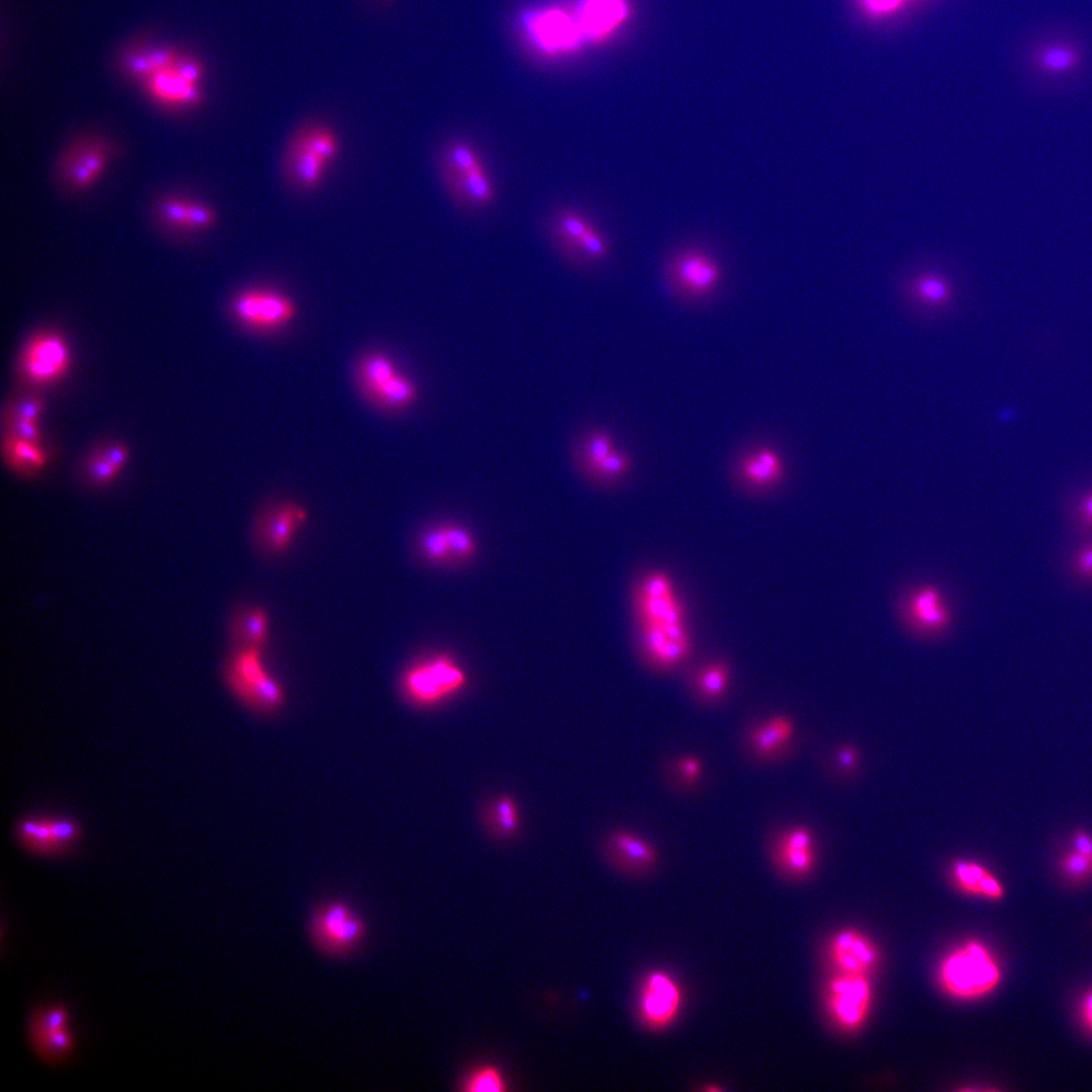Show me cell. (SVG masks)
<instances>
[{"label": "cell", "mask_w": 1092, "mask_h": 1092, "mask_svg": "<svg viewBox=\"0 0 1092 1092\" xmlns=\"http://www.w3.org/2000/svg\"><path fill=\"white\" fill-rule=\"evenodd\" d=\"M418 397L416 383L400 371L371 399L382 408L396 412L413 404Z\"/></svg>", "instance_id": "cell-32"}, {"label": "cell", "mask_w": 1092, "mask_h": 1092, "mask_svg": "<svg viewBox=\"0 0 1092 1092\" xmlns=\"http://www.w3.org/2000/svg\"><path fill=\"white\" fill-rule=\"evenodd\" d=\"M201 67L175 54L145 80L146 89L157 101L171 106L194 105L201 98Z\"/></svg>", "instance_id": "cell-11"}, {"label": "cell", "mask_w": 1092, "mask_h": 1092, "mask_svg": "<svg viewBox=\"0 0 1092 1092\" xmlns=\"http://www.w3.org/2000/svg\"><path fill=\"white\" fill-rule=\"evenodd\" d=\"M87 470L91 479L100 484L111 481L119 471L100 453L93 455L89 459Z\"/></svg>", "instance_id": "cell-45"}, {"label": "cell", "mask_w": 1092, "mask_h": 1092, "mask_svg": "<svg viewBox=\"0 0 1092 1092\" xmlns=\"http://www.w3.org/2000/svg\"><path fill=\"white\" fill-rule=\"evenodd\" d=\"M872 986L867 975L838 973L826 989L829 1013L842 1028H858L867 1018L872 1003Z\"/></svg>", "instance_id": "cell-13"}, {"label": "cell", "mask_w": 1092, "mask_h": 1092, "mask_svg": "<svg viewBox=\"0 0 1092 1092\" xmlns=\"http://www.w3.org/2000/svg\"><path fill=\"white\" fill-rule=\"evenodd\" d=\"M749 739L753 749L762 756L774 754L783 745L765 723L752 727Z\"/></svg>", "instance_id": "cell-43"}, {"label": "cell", "mask_w": 1092, "mask_h": 1092, "mask_svg": "<svg viewBox=\"0 0 1092 1092\" xmlns=\"http://www.w3.org/2000/svg\"><path fill=\"white\" fill-rule=\"evenodd\" d=\"M666 281L672 294L687 302L711 298L723 281L719 261L700 247H687L670 260Z\"/></svg>", "instance_id": "cell-7"}, {"label": "cell", "mask_w": 1092, "mask_h": 1092, "mask_svg": "<svg viewBox=\"0 0 1092 1092\" xmlns=\"http://www.w3.org/2000/svg\"><path fill=\"white\" fill-rule=\"evenodd\" d=\"M765 724L783 744L794 734V724L785 716L772 717Z\"/></svg>", "instance_id": "cell-49"}, {"label": "cell", "mask_w": 1092, "mask_h": 1092, "mask_svg": "<svg viewBox=\"0 0 1092 1092\" xmlns=\"http://www.w3.org/2000/svg\"><path fill=\"white\" fill-rule=\"evenodd\" d=\"M677 766L688 781H695L702 770L701 761L697 757L691 755L680 758L677 762Z\"/></svg>", "instance_id": "cell-53"}, {"label": "cell", "mask_w": 1092, "mask_h": 1092, "mask_svg": "<svg viewBox=\"0 0 1092 1092\" xmlns=\"http://www.w3.org/2000/svg\"><path fill=\"white\" fill-rule=\"evenodd\" d=\"M296 141L327 163H330L339 151V141L336 134L324 126L307 128V130L299 134Z\"/></svg>", "instance_id": "cell-37"}, {"label": "cell", "mask_w": 1092, "mask_h": 1092, "mask_svg": "<svg viewBox=\"0 0 1092 1092\" xmlns=\"http://www.w3.org/2000/svg\"><path fill=\"white\" fill-rule=\"evenodd\" d=\"M192 201L181 198H168L160 207L162 218L171 226L191 230Z\"/></svg>", "instance_id": "cell-41"}, {"label": "cell", "mask_w": 1092, "mask_h": 1092, "mask_svg": "<svg viewBox=\"0 0 1092 1092\" xmlns=\"http://www.w3.org/2000/svg\"><path fill=\"white\" fill-rule=\"evenodd\" d=\"M828 951L838 973L868 975L879 962L875 943L853 928L836 932L830 939Z\"/></svg>", "instance_id": "cell-20"}, {"label": "cell", "mask_w": 1092, "mask_h": 1092, "mask_svg": "<svg viewBox=\"0 0 1092 1092\" xmlns=\"http://www.w3.org/2000/svg\"><path fill=\"white\" fill-rule=\"evenodd\" d=\"M79 834L77 824L65 817H32L19 823L17 836L23 846L39 855H57L70 848Z\"/></svg>", "instance_id": "cell-18"}, {"label": "cell", "mask_w": 1092, "mask_h": 1092, "mask_svg": "<svg viewBox=\"0 0 1092 1092\" xmlns=\"http://www.w3.org/2000/svg\"><path fill=\"white\" fill-rule=\"evenodd\" d=\"M328 164L295 140L291 147V170L300 186L307 189L317 186Z\"/></svg>", "instance_id": "cell-31"}, {"label": "cell", "mask_w": 1092, "mask_h": 1092, "mask_svg": "<svg viewBox=\"0 0 1092 1092\" xmlns=\"http://www.w3.org/2000/svg\"><path fill=\"white\" fill-rule=\"evenodd\" d=\"M1072 566L1079 576L1092 580V543L1075 553Z\"/></svg>", "instance_id": "cell-46"}, {"label": "cell", "mask_w": 1092, "mask_h": 1092, "mask_svg": "<svg viewBox=\"0 0 1092 1092\" xmlns=\"http://www.w3.org/2000/svg\"><path fill=\"white\" fill-rule=\"evenodd\" d=\"M100 454L118 470L123 467L128 458L127 449L118 444L107 447Z\"/></svg>", "instance_id": "cell-52"}, {"label": "cell", "mask_w": 1092, "mask_h": 1092, "mask_svg": "<svg viewBox=\"0 0 1092 1092\" xmlns=\"http://www.w3.org/2000/svg\"><path fill=\"white\" fill-rule=\"evenodd\" d=\"M938 979L948 995L968 1000L992 992L1001 980V971L989 948L970 939L942 959Z\"/></svg>", "instance_id": "cell-3"}, {"label": "cell", "mask_w": 1092, "mask_h": 1092, "mask_svg": "<svg viewBox=\"0 0 1092 1092\" xmlns=\"http://www.w3.org/2000/svg\"><path fill=\"white\" fill-rule=\"evenodd\" d=\"M632 467L630 454L618 448L594 470L589 478L603 484L614 483L629 474Z\"/></svg>", "instance_id": "cell-39"}, {"label": "cell", "mask_w": 1092, "mask_h": 1092, "mask_svg": "<svg viewBox=\"0 0 1092 1092\" xmlns=\"http://www.w3.org/2000/svg\"><path fill=\"white\" fill-rule=\"evenodd\" d=\"M418 546L422 556L430 563L444 565L453 559L443 524L423 531Z\"/></svg>", "instance_id": "cell-35"}, {"label": "cell", "mask_w": 1092, "mask_h": 1092, "mask_svg": "<svg viewBox=\"0 0 1092 1092\" xmlns=\"http://www.w3.org/2000/svg\"><path fill=\"white\" fill-rule=\"evenodd\" d=\"M235 318L244 327L259 332L277 331L296 315L294 301L281 291L251 288L236 295L232 302Z\"/></svg>", "instance_id": "cell-10"}, {"label": "cell", "mask_w": 1092, "mask_h": 1092, "mask_svg": "<svg viewBox=\"0 0 1092 1092\" xmlns=\"http://www.w3.org/2000/svg\"><path fill=\"white\" fill-rule=\"evenodd\" d=\"M1073 849L1092 859V835L1084 829H1077L1072 834Z\"/></svg>", "instance_id": "cell-51"}, {"label": "cell", "mask_w": 1092, "mask_h": 1092, "mask_svg": "<svg viewBox=\"0 0 1092 1092\" xmlns=\"http://www.w3.org/2000/svg\"><path fill=\"white\" fill-rule=\"evenodd\" d=\"M1082 1014L1085 1022L1092 1029V990L1086 995L1083 1001Z\"/></svg>", "instance_id": "cell-56"}, {"label": "cell", "mask_w": 1092, "mask_h": 1092, "mask_svg": "<svg viewBox=\"0 0 1092 1092\" xmlns=\"http://www.w3.org/2000/svg\"><path fill=\"white\" fill-rule=\"evenodd\" d=\"M1060 869L1068 878L1081 881L1092 875V859L1072 849L1061 856Z\"/></svg>", "instance_id": "cell-42"}, {"label": "cell", "mask_w": 1092, "mask_h": 1092, "mask_svg": "<svg viewBox=\"0 0 1092 1092\" xmlns=\"http://www.w3.org/2000/svg\"><path fill=\"white\" fill-rule=\"evenodd\" d=\"M624 15L622 0H582L575 18L584 38L599 39L611 32Z\"/></svg>", "instance_id": "cell-24"}, {"label": "cell", "mask_w": 1092, "mask_h": 1092, "mask_svg": "<svg viewBox=\"0 0 1092 1092\" xmlns=\"http://www.w3.org/2000/svg\"><path fill=\"white\" fill-rule=\"evenodd\" d=\"M443 525L452 558L460 561L471 558L476 552L473 535L461 525L455 523H444Z\"/></svg>", "instance_id": "cell-40"}, {"label": "cell", "mask_w": 1092, "mask_h": 1092, "mask_svg": "<svg viewBox=\"0 0 1092 1092\" xmlns=\"http://www.w3.org/2000/svg\"><path fill=\"white\" fill-rule=\"evenodd\" d=\"M737 480L752 491H768L783 482L787 473L784 455L776 445L760 442L743 449L734 466Z\"/></svg>", "instance_id": "cell-15"}, {"label": "cell", "mask_w": 1092, "mask_h": 1092, "mask_svg": "<svg viewBox=\"0 0 1092 1092\" xmlns=\"http://www.w3.org/2000/svg\"><path fill=\"white\" fill-rule=\"evenodd\" d=\"M12 435L33 443H39L40 435L36 421L15 418Z\"/></svg>", "instance_id": "cell-48"}, {"label": "cell", "mask_w": 1092, "mask_h": 1092, "mask_svg": "<svg viewBox=\"0 0 1092 1092\" xmlns=\"http://www.w3.org/2000/svg\"><path fill=\"white\" fill-rule=\"evenodd\" d=\"M643 652L657 669L668 670L689 655V641L672 639L658 624L638 622Z\"/></svg>", "instance_id": "cell-23"}, {"label": "cell", "mask_w": 1092, "mask_h": 1092, "mask_svg": "<svg viewBox=\"0 0 1092 1092\" xmlns=\"http://www.w3.org/2000/svg\"><path fill=\"white\" fill-rule=\"evenodd\" d=\"M950 873L956 886L968 895L989 900L1004 896L1002 883L977 861L958 859L951 864Z\"/></svg>", "instance_id": "cell-25"}, {"label": "cell", "mask_w": 1092, "mask_h": 1092, "mask_svg": "<svg viewBox=\"0 0 1092 1092\" xmlns=\"http://www.w3.org/2000/svg\"><path fill=\"white\" fill-rule=\"evenodd\" d=\"M399 372L393 360L380 352L365 355L357 367L358 383L364 394L372 399Z\"/></svg>", "instance_id": "cell-30"}, {"label": "cell", "mask_w": 1092, "mask_h": 1092, "mask_svg": "<svg viewBox=\"0 0 1092 1092\" xmlns=\"http://www.w3.org/2000/svg\"><path fill=\"white\" fill-rule=\"evenodd\" d=\"M908 290L917 304L931 309L946 307L953 298L952 284L936 271H923L914 276Z\"/></svg>", "instance_id": "cell-28"}, {"label": "cell", "mask_w": 1092, "mask_h": 1092, "mask_svg": "<svg viewBox=\"0 0 1092 1092\" xmlns=\"http://www.w3.org/2000/svg\"><path fill=\"white\" fill-rule=\"evenodd\" d=\"M363 920L344 902L333 901L312 916L310 933L315 945L331 956L346 954L363 940Z\"/></svg>", "instance_id": "cell-9"}, {"label": "cell", "mask_w": 1092, "mask_h": 1092, "mask_svg": "<svg viewBox=\"0 0 1092 1092\" xmlns=\"http://www.w3.org/2000/svg\"><path fill=\"white\" fill-rule=\"evenodd\" d=\"M1078 520L1085 530H1092V489L1081 497L1078 505Z\"/></svg>", "instance_id": "cell-50"}, {"label": "cell", "mask_w": 1092, "mask_h": 1092, "mask_svg": "<svg viewBox=\"0 0 1092 1092\" xmlns=\"http://www.w3.org/2000/svg\"><path fill=\"white\" fill-rule=\"evenodd\" d=\"M907 621L923 633H938L950 623V612L941 593L933 585L916 588L906 603Z\"/></svg>", "instance_id": "cell-21"}, {"label": "cell", "mask_w": 1092, "mask_h": 1092, "mask_svg": "<svg viewBox=\"0 0 1092 1092\" xmlns=\"http://www.w3.org/2000/svg\"><path fill=\"white\" fill-rule=\"evenodd\" d=\"M609 845L619 863L634 870L652 867L658 859L653 845L626 830L614 831Z\"/></svg>", "instance_id": "cell-27"}, {"label": "cell", "mask_w": 1092, "mask_h": 1092, "mask_svg": "<svg viewBox=\"0 0 1092 1092\" xmlns=\"http://www.w3.org/2000/svg\"><path fill=\"white\" fill-rule=\"evenodd\" d=\"M681 1005V988L670 974L656 970L646 975L641 984L637 1011L647 1028L668 1027L677 1018Z\"/></svg>", "instance_id": "cell-12"}, {"label": "cell", "mask_w": 1092, "mask_h": 1092, "mask_svg": "<svg viewBox=\"0 0 1092 1092\" xmlns=\"http://www.w3.org/2000/svg\"><path fill=\"white\" fill-rule=\"evenodd\" d=\"M774 858L781 871L793 877L809 874L815 866L814 838L810 829L796 826L779 839Z\"/></svg>", "instance_id": "cell-22"}, {"label": "cell", "mask_w": 1092, "mask_h": 1092, "mask_svg": "<svg viewBox=\"0 0 1092 1092\" xmlns=\"http://www.w3.org/2000/svg\"><path fill=\"white\" fill-rule=\"evenodd\" d=\"M902 0H863L864 5L873 12L884 13L897 8Z\"/></svg>", "instance_id": "cell-55"}, {"label": "cell", "mask_w": 1092, "mask_h": 1092, "mask_svg": "<svg viewBox=\"0 0 1092 1092\" xmlns=\"http://www.w3.org/2000/svg\"><path fill=\"white\" fill-rule=\"evenodd\" d=\"M232 633L239 647L263 648L269 634L267 612L258 606L244 608L234 617Z\"/></svg>", "instance_id": "cell-29"}, {"label": "cell", "mask_w": 1092, "mask_h": 1092, "mask_svg": "<svg viewBox=\"0 0 1092 1092\" xmlns=\"http://www.w3.org/2000/svg\"><path fill=\"white\" fill-rule=\"evenodd\" d=\"M619 447L614 436L605 429H596L585 438L580 466L587 477L594 470Z\"/></svg>", "instance_id": "cell-33"}, {"label": "cell", "mask_w": 1092, "mask_h": 1092, "mask_svg": "<svg viewBox=\"0 0 1092 1092\" xmlns=\"http://www.w3.org/2000/svg\"><path fill=\"white\" fill-rule=\"evenodd\" d=\"M1013 65L1032 93L1065 96L1092 83V28L1067 17L1041 19L1018 36Z\"/></svg>", "instance_id": "cell-1"}, {"label": "cell", "mask_w": 1092, "mask_h": 1092, "mask_svg": "<svg viewBox=\"0 0 1092 1092\" xmlns=\"http://www.w3.org/2000/svg\"><path fill=\"white\" fill-rule=\"evenodd\" d=\"M730 670L726 662L713 661L701 668L697 675V687L708 699L721 696L727 689Z\"/></svg>", "instance_id": "cell-38"}, {"label": "cell", "mask_w": 1092, "mask_h": 1092, "mask_svg": "<svg viewBox=\"0 0 1092 1092\" xmlns=\"http://www.w3.org/2000/svg\"><path fill=\"white\" fill-rule=\"evenodd\" d=\"M486 832L499 841L510 840L520 830L521 815L517 801L503 794L488 800L482 809Z\"/></svg>", "instance_id": "cell-26"}, {"label": "cell", "mask_w": 1092, "mask_h": 1092, "mask_svg": "<svg viewBox=\"0 0 1092 1092\" xmlns=\"http://www.w3.org/2000/svg\"><path fill=\"white\" fill-rule=\"evenodd\" d=\"M26 1034L32 1053L50 1066L65 1064L76 1050L70 1013L62 1004L34 1008L27 1019Z\"/></svg>", "instance_id": "cell-8"}, {"label": "cell", "mask_w": 1092, "mask_h": 1092, "mask_svg": "<svg viewBox=\"0 0 1092 1092\" xmlns=\"http://www.w3.org/2000/svg\"><path fill=\"white\" fill-rule=\"evenodd\" d=\"M467 681V673L457 659L440 651L410 665L400 678V690L410 703L428 708L459 694Z\"/></svg>", "instance_id": "cell-4"}, {"label": "cell", "mask_w": 1092, "mask_h": 1092, "mask_svg": "<svg viewBox=\"0 0 1092 1092\" xmlns=\"http://www.w3.org/2000/svg\"><path fill=\"white\" fill-rule=\"evenodd\" d=\"M225 680L234 695L259 712H272L282 706V686L266 669L262 648L239 647L225 667Z\"/></svg>", "instance_id": "cell-5"}, {"label": "cell", "mask_w": 1092, "mask_h": 1092, "mask_svg": "<svg viewBox=\"0 0 1092 1092\" xmlns=\"http://www.w3.org/2000/svg\"><path fill=\"white\" fill-rule=\"evenodd\" d=\"M461 1090L467 1092H500L507 1090V1081L499 1069L483 1065L471 1070L461 1081Z\"/></svg>", "instance_id": "cell-36"}, {"label": "cell", "mask_w": 1092, "mask_h": 1092, "mask_svg": "<svg viewBox=\"0 0 1092 1092\" xmlns=\"http://www.w3.org/2000/svg\"><path fill=\"white\" fill-rule=\"evenodd\" d=\"M637 593L655 598L674 595L670 577L662 571H654L645 576Z\"/></svg>", "instance_id": "cell-44"}, {"label": "cell", "mask_w": 1092, "mask_h": 1092, "mask_svg": "<svg viewBox=\"0 0 1092 1092\" xmlns=\"http://www.w3.org/2000/svg\"><path fill=\"white\" fill-rule=\"evenodd\" d=\"M307 518L305 508L296 503L282 502L267 508L256 524L260 548L272 555L285 552Z\"/></svg>", "instance_id": "cell-16"}, {"label": "cell", "mask_w": 1092, "mask_h": 1092, "mask_svg": "<svg viewBox=\"0 0 1092 1092\" xmlns=\"http://www.w3.org/2000/svg\"><path fill=\"white\" fill-rule=\"evenodd\" d=\"M109 159L108 146L97 139H84L74 143L60 164V176L65 186L81 191L93 185L106 168Z\"/></svg>", "instance_id": "cell-17"}, {"label": "cell", "mask_w": 1092, "mask_h": 1092, "mask_svg": "<svg viewBox=\"0 0 1092 1092\" xmlns=\"http://www.w3.org/2000/svg\"><path fill=\"white\" fill-rule=\"evenodd\" d=\"M42 405L43 403L39 397H26L16 404L15 418L37 421Z\"/></svg>", "instance_id": "cell-47"}, {"label": "cell", "mask_w": 1092, "mask_h": 1092, "mask_svg": "<svg viewBox=\"0 0 1092 1092\" xmlns=\"http://www.w3.org/2000/svg\"><path fill=\"white\" fill-rule=\"evenodd\" d=\"M837 761L843 768H853L857 762V751L851 745H843L837 751Z\"/></svg>", "instance_id": "cell-54"}, {"label": "cell", "mask_w": 1092, "mask_h": 1092, "mask_svg": "<svg viewBox=\"0 0 1092 1092\" xmlns=\"http://www.w3.org/2000/svg\"><path fill=\"white\" fill-rule=\"evenodd\" d=\"M70 365V351L65 339L54 332L34 336L25 346L20 369L30 383L43 385L60 379Z\"/></svg>", "instance_id": "cell-14"}, {"label": "cell", "mask_w": 1092, "mask_h": 1092, "mask_svg": "<svg viewBox=\"0 0 1092 1092\" xmlns=\"http://www.w3.org/2000/svg\"><path fill=\"white\" fill-rule=\"evenodd\" d=\"M550 234L559 254L573 265L602 263L611 254L607 236L577 208L564 206L555 211Z\"/></svg>", "instance_id": "cell-6"}, {"label": "cell", "mask_w": 1092, "mask_h": 1092, "mask_svg": "<svg viewBox=\"0 0 1092 1092\" xmlns=\"http://www.w3.org/2000/svg\"><path fill=\"white\" fill-rule=\"evenodd\" d=\"M5 447L9 463L18 470L24 472L37 470L46 463V455L38 443L10 435Z\"/></svg>", "instance_id": "cell-34"}, {"label": "cell", "mask_w": 1092, "mask_h": 1092, "mask_svg": "<svg viewBox=\"0 0 1092 1092\" xmlns=\"http://www.w3.org/2000/svg\"><path fill=\"white\" fill-rule=\"evenodd\" d=\"M525 26L532 40L548 53L572 50L584 39L576 18L554 8L528 14Z\"/></svg>", "instance_id": "cell-19"}, {"label": "cell", "mask_w": 1092, "mask_h": 1092, "mask_svg": "<svg viewBox=\"0 0 1092 1092\" xmlns=\"http://www.w3.org/2000/svg\"><path fill=\"white\" fill-rule=\"evenodd\" d=\"M439 172L446 192L461 208L482 210L496 199V188L483 155L471 141L451 138L439 153Z\"/></svg>", "instance_id": "cell-2"}]
</instances>
